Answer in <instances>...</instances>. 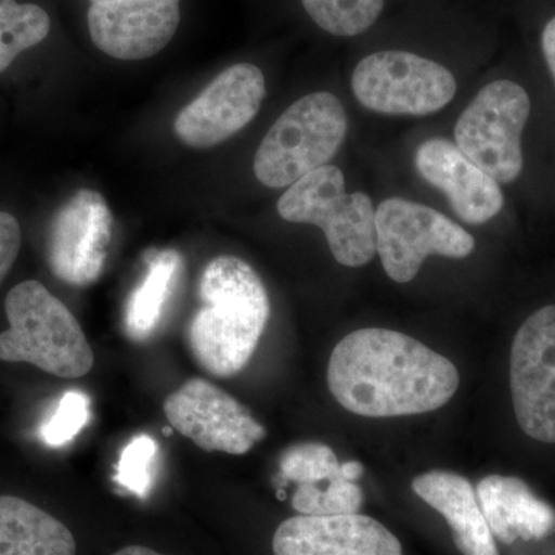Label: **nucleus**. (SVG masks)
Returning <instances> with one entry per match:
<instances>
[{
	"label": "nucleus",
	"mask_w": 555,
	"mask_h": 555,
	"mask_svg": "<svg viewBox=\"0 0 555 555\" xmlns=\"http://www.w3.org/2000/svg\"><path fill=\"white\" fill-rule=\"evenodd\" d=\"M529 113L524 87L513 80L489 83L460 116L455 145L499 184H509L524 170L521 133Z\"/></svg>",
	"instance_id": "6"
},
{
	"label": "nucleus",
	"mask_w": 555,
	"mask_h": 555,
	"mask_svg": "<svg viewBox=\"0 0 555 555\" xmlns=\"http://www.w3.org/2000/svg\"><path fill=\"white\" fill-rule=\"evenodd\" d=\"M21 246L20 221L9 211H0V284L9 276L14 262L20 257Z\"/></svg>",
	"instance_id": "26"
},
{
	"label": "nucleus",
	"mask_w": 555,
	"mask_h": 555,
	"mask_svg": "<svg viewBox=\"0 0 555 555\" xmlns=\"http://www.w3.org/2000/svg\"><path fill=\"white\" fill-rule=\"evenodd\" d=\"M346 133L347 116L338 98L326 91L308 94L270 127L255 155V177L266 188H291L310 171L327 166Z\"/></svg>",
	"instance_id": "5"
},
{
	"label": "nucleus",
	"mask_w": 555,
	"mask_h": 555,
	"mask_svg": "<svg viewBox=\"0 0 555 555\" xmlns=\"http://www.w3.org/2000/svg\"><path fill=\"white\" fill-rule=\"evenodd\" d=\"M377 254L387 276L409 283L429 255L469 257L476 241L440 211L403 198H389L375 210Z\"/></svg>",
	"instance_id": "8"
},
{
	"label": "nucleus",
	"mask_w": 555,
	"mask_h": 555,
	"mask_svg": "<svg viewBox=\"0 0 555 555\" xmlns=\"http://www.w3.org/2000/svg\"><path fill=\"white\" fill-rule=\"evenodd\" d=\"M181 268L177 250H163L150 259L144 280L131 292L124 312V328L133 341H144L155 332Z\"/></svg>",
	"instance_id": "19"
},
{
	"label": "nucleus",
	"mask_w": 555,
	"mask_h": 555,
	"mask_svg": "<svg viewBox=\"0 0 555 555\" xmlns=\"http://www.w3.org/2000/svg\"><path fill=\"white\" fill-rule=\"evenodd\" d=\"M0 555H76L72 531L46 511L0 495Z\"/></svg>",
	"instance_id": "18"
},
{
	"label": "nucleus",
	"mask_w": 555,
	"mask_h": 555,
	"mask_svg": "<svg viewBox=\"0 0 555 555\" xmlns=\"http://www.w3.org/2000/svg\"><path fill=\"white\" fill-rule=\"evenodd\" d=\"M87 21L102 53L120 61L149 60L173 39L181 0H102L91 3Z\"/></svg>",
	"instance_id": "13"
},
{
	"label": "nucleus",
	"mask_w": 555,
	"mask_h": 555,
	"mask_svg": "<svg viewBox=\"0 0 555 555\" xmlns=\"http://www.w3.org/2000/svg\"><path fill=\"white\" fill-rule=\"evenodd\" d=\"M358 102L371 112L427 116L454 100V75L437 62L408 51H378L358 62L352 75Z\"/></svg>",
	"instance_id": "7"
},
{
	"label": "nucleus",
	"mask_w": 555,
	"mask_h": 555,
	"mask_svg": "<svg viewBox=\"0 0 555 555\" xmlns=\"http://www.w3.org/2000/svg\"><path fill=\"white\" fill-rule=\"evenodd\" d=\"M423 502L447 518L456 550L463 555H500L494 535L481 513L477 492L467 478L447 470H430L412 481Z\"/></svg>",
	"instance_id": "17"
},
{
	"label": "nucleus",
	"mask_w": 555,
	"mask_h": 555,
	"mask_svg": "<svg viewBox=\"0 0 555 555\" xmlns=\"http://www.w3.org/2000/svg\"><path fill=\"white\" fill-rule=\"evenodd\" d=\"M158 444L149 434L131 438L120 452L115 481L127 491L144 496L152 488Z\"/></svg>",
	"instance_id": "25"
},
{
	"label": "nucleus",
	"mask_w": 555,
	"mask_h": 555,
	"mask_svg": "<svg viewBox=\"0 0 555 555\" xmlns=\"http://www.w3.org/2000/svg\"><path fill=\"white\" fill-rule=\"evenodd\" d=\"M339 473H341V477L345 480L358 481L363 477L364 466L360 462H356V460H350V462L339 465Z\"/></svg>",
	"instance_id": "28"
},
{
	"label": "nucleus",
	"mask_w": 555,
	"mask_h": 555,
	"mask_svg": "<svg viewBox=\"0 0 555 555\" xmlns=\"http://www.w3.org/2000/svg\"><path fill=\"white\" fill-rule=\"evenodd\" d=\"M90 414L89 396L79 390H68L57 401L49 418L40 425V440L50 448L65 447L89 425Z\"/></svg>",
	"instance_id": "24"
},
{
	"label": "nucleus",
	"mask_w": 555,
	"mask_h": 555,
	"mask_svg": "<svg viewBox=\"0 0 555 555\" xmlns=\"http://www.w3.org/2000/svg\"><path fill=\"white\" fill-rule=\"evenodd\" d=\"M415 166L423 179L448 196L467 224H486L502 211L505 196L499 182L448 139L423 142L416 149Z\"/></svg>",
	"instance_id": "15"
},
{
	"label": "nucleus",
	"mask_w": 555,
	"mask_h": 555,
	"mask_svg": "<svg viewBox=\"0 0 555 555\" xmlns=\"http://www.w3.org/2000/svg\"><path fill=\"white\" fill-rule=\"evenodd\" d=\"M264 98L261 69L246 62L232 65L179 112L175 133L189 147H215L248 126Z\"/></svg>",
	"instance_id": "11"
},
{
	"label": "nucleus",
	"mask_w": 555,
	"mask_h": 555,
	"mask_svg": "<svg viewBox=\"0 0 555 555\" xmlns=\"http://www.w3.org/2000/svg\"><path fill=\"white\" fill-rule=\"evenodd\" d=\"M476 492L492 535L505 545L555 532V511L520 478L488 476L478 481Z\"/></svg>",
	"instance_id": "16"
},
{
	"label": "nucleus",
	"mask_w": 555,
	"mask_h": 555,
	"mask_svg": "<svg viewBox=\"0 0 555 555\" xmlns=\"http://www.w3.org/2000/svg\"><path fill=\"white\" fill-rule=\"evenodd\" d=\"M5 313L9 328L0 334V361L33 364L68 379L93 369L94 353L78 320L39 281L11 288Z\"/></svg>",
	"instance_id": "3"
},
{
	"label": "nucleus",
	"mask_w": 555,
	"mask_h": 555,
	"mask_svg": "<svg viewBox=\"0 0 555 555\" xmlns=\"http://www.w3.org/2000/svg\"><path fill=\"white\" fill-rule=\"evenodd\" d=\"M199 298L189 326L190 350L208 374L233 377L247 366L268 326V288L246 261L224 255L204 269Z\"/></svg>",
	"instance_id": "2"
},
{
	"label": "nucleus",
	"mask_w": 555,
	"mask_h": 555,
	"mask_svg": "<svg viewBox=\"0 0 555 555\" xmlns=\"http://www.w3.org/2000/svg\"><path fill=\"white\" fill-rule=\"evenodd\" d=\"M164 414L181 436L207 452L244 455L268 437L244 404L203 378L189 379L171 392Z\"/></svg>",
	"instance_id": "10"
},
{
	"label": "nucleus",
	"mask_w": 555,
	"mask_h": 555,
	"mask_svg": "<svg viewBox=\"0 0 555 555\" xmlns=\"http://www.w3.org/2000/svg\"><path fill=\"white\" fill-rule=\"evenodd\" d=\"M511 392L521 430L555 443V305L518 328L511 350Z\"/></svg>",
	"instance_id": "9"
},
{
	"label": "nucleus",
	"mask_w": 555,
	"mask_h": 555,
	"mask_svg": "<svg viewBox=\"0 0 555 555\" xmlns=\"http://www.w3.org/2000/svg\"><path fill=\"white\" fill-rule=\"evenodd\" d=\"M276 208L284 221L323 230L339 264L361 268L377 254L374 204L366 193L346 192L345 175L338 167L327 164L298 179Z\"/></svg>",
	"instance_id": "4"
},
{
	"label": "nucleus",
	"mask_w": 555,
	"mask_h": 555,
	"mask_svg": "<svg viewBox=\"0 0 555 555\" xmlns=\"http://www.w3.org/2000/svg\"><path fill=\"white\" fill-rule=\"evenodd\" d=\"M334 449L323 443H301L287 448L280 459V474L276 486L287 483L320 485L339 474Z\"/></svg>",
	"instance_id": "23"
},
{
	"label": "nucleus",
	"mask_w": 555,
	"mask_h": 555,
	"mask_svg": "<svg viewBox=\"0 0 555 555\" xmlns=\"http://www.w3.org/2000/svg\"><path fill=\"white\" fill-rule=\"evenodd\" d=\"M332 396L369 418L426 414L455 396L459 371L433 349L387 328H361L335 346L328 361Z\"/></svg>",
	"instance_id": "1"
},
{
	"label": "nucleus",
	"mask_w": 555,
	"mask_h": 555,
	"mask_svg": "<svg viewBox=\"0 0 555 555\" xmlns=\"http://www.w3.org/2000/svg\"><path fill=\"white\" fill-rule=\"evenodd\" d=\"M275 555H403L400 540L375 518L297 516L278 526Z\"/></svg>",
	"instance_id": "14"
},
{
	"label": "nucleus",
	"mask_w": 555,
	"mask_h": 555,
	"mask_svg": "<svg viewBox=\"0 0 555 555\" xmlns=\"http://www.w3.org/2000/svg\"><path fill=\"white\" fill-rule=\"evenodd\" d=\"M363 500L360 486L356 481L345 480L339 473L326 481V486L298 485L292 496V506L299 516H346L357 514Z\"/></svg>",
	"instance_id": "22"
},
{
	"label": "nucleus",
	"mask_w": 555,
	"mask_h": 555,
	"mask_svg": "<svg viewBox=\"0 0 555 555\" xmlns=\"http://www.w3.org/2000/svg\"><path fill=\"white\" fill-rule=\"evenodd\" d=\"M113 217L101 193L80 189L51 221L47 258L54 276L69 286L98 281L107 261Z\"/></svg>",
	"instance_id": "12"
},
{
	"label": "nucleus",
	"mask_w": 555,
	"mask_h": 555,
	"mask_svg": "<svg viewBox=\"0 0 555 555\" xmlns=\"http://www.w3.org/2000/svg\"><path fill=\"white\" fill-rule=\"evenodd\" d=\"M543 54L555 82V17L547 22L542 35Z\"/></svg>",
	"instance_id": "27"
},
{
	"label": "nucleus",
	"mask_w": 555,
	"mask_h": 555,
	"mask_svg": "<svg viewBox=\"0 0 555 555\" xmlns=\"http://www.w3.org/2000/svg\"><path fill=\"white\" fill-rule=\"evenodd\" d=\"M50 28V16L39 5L0 0V73L25 50L46 40Z\"/></svg>",
	"instance_id": "20"
},
{
	"label": "nucleus",
	"mask_w": 555,
	"mask_h": 555,
	"mask_svg": "<svg viewBox=\"0 0 555 555\" xmlns=\"http://www.w3.org/2000/svg\"><path fill=\"white\" fill-rule=\"evenodd\" d=\"M113 555H163V554L156 553V551L150 550V547L134 545V546L122 547V550L118 551V553H115Z\"/></svg>",
	"instance_id": "29"
},
{
	"label": "nucleus",
	"mask_w": 555,
	"mask_h": 555,
	"mask_svg": "<svg viewBox=\"0 0 555 555\" xmlns=\"http://www.w3.org/2000/svg\"><path fill=\"white\" fill-rule=\"evenodd\" d=\"M318 27L334 36H358L378 20L385 0H301Z\"/></svg>",
	"instance_id": "21"
},
{
	"label": "nucleus",
	"mask_w": 555,
	"mask_h": 555,
	"mask_svg": "<svg viewBox=\"0 0 555 555\" xmlns=\"http://www.w3.org/2000/svg\"><path fill=\"white\" fill-rule=\"evenodd\" d=\"M102 2V0H91V3Z\"/></svg>",
	"instance_id": "30"
}]
</instances>
